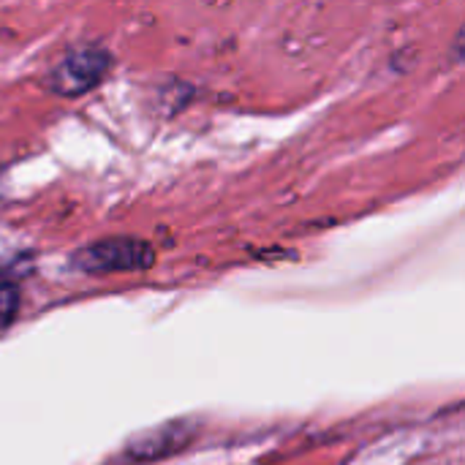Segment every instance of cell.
<instances>
[{
  "label": "cell",
  "instance_id": "cell-1",
  "mask_svg": "<svg viewBox=\"0 0 465 465\" xmlns=\"http://www.w3.org/2000/svg\"><path fill=\"white\" fill-rule=\"evenodd\" d=\"M74 267L84 272H131L155 262V248L136 237H106L74 253Z\"/></svg>",
  "mask_w": 465,
  "mask_h": 465
},
{
  "label": "cell",
  "instance_id": "cell-3",
  "mask_svg": "<svg viewBox=\"0 0 465 465\" xmlns=\"http://www.w3.org/2000/svg\"><path fill=\"white\" fill-rule=\"evenodd\" d=\"M191 441V433H188V425H163V428H155L153 433H142L134 439V444L128 447V452L136 458V460H158L163 455H172L177 450H183L185 444Z\"/></svg>",
  "mask_w": 465,
  "mask_h": 465
},
{
  "label": "cell",
  "instance_id": "cell-2",
  "mask_svg": "<svg viewBox=\"0 0 465 465\" xmlns=\"http://www.w3.org/2000/svg\"><path fill=\"white\" fill-rule=\"evenodd\" d=\"M112 65V57L101 46L71 49L52 71V90L60 95H84L101 84Z\"/></svg>",
  "mask_w": 465,
  "mask_h": 465
},
{
  "label": "cell",
  "instance_id": "cell-4",
  "mask_svg": "<svg viewBox=\"0 0 465 465\" xmlns=\"http://www.w3.org/2000/svg\"><path fill=\"white\" fill-rule=\"evenodd\" d=\"M19 313V289L14 283H0V330H5Z\"/></svg>",
  "mask_w": 465,
  "mask_h": 465
}]
</instances>
